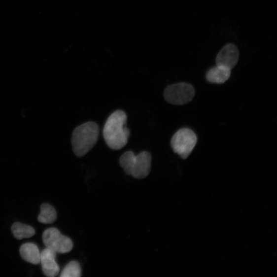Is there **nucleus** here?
Returning a JSON list of instances; mask_svg holds the SVG:
<instances>
[{
  "instance_id": "obj_1",
  "label": "nucleus",
  "mask_w": 277,
  "mask_h": 277,
  "mask_svg": "<svg viewBox=\"0 0 277 277\" xmlns=\"http://www.w3.org/2000/svg\"><path fill=\"white\" fill-rule=\"evenodd\" d=\"M127 115L118 110L107 119L104 127L103 135L107 145L112 149L119 150L127 144L130 136L129 129L126 127Z\"/></svg>"
},
{
  "instance_id": "obj_2",
  "label": "nucleus",
  "mask_w": 277,
  "mask_h": 277,
  "mask_svg": "<svg viewBox=\"0 0 277 277\" xmlns=\"http://www.w3.org/2000/svg\"><path fill=\"white\" fill-rule=\"evenodd\" d=\"M99 135V128L94 122L84 123L75 128L71 137L73 153L78 157L85 155L96 144Z\"/></svg>"
},
{
  "instance_id": "obj_3",
  "label": "nucleus",
  "mask_w": 277,
  "mask_h": 277,
  "mask_svg": "<svg viewBox=\"0 0 277 277\" xmlns=\"http://www.w3.org/2000/svg\"><path fill=\"white\" fill-rule=\"evenodd\" d=\"M152 156L147 152L136 155L132 151L123 154L119 160L121 167L128 175L138 179L145 178L151 169Z\"/></svg>"
},
{
  "instance_id": "obj_4",
  "label": "nucleus",
  "mask_w": 277,
  "mask_h": 277,
  "mask_svg": "<svg viewBox=\"0 0 277 277\" xmlns=\"http://www.w3.org/2000/svg\"><path fill=\"white\" fill-rule=\"evenodd\" d=\"M197 140V137L193 131L184 128L173 135L171 144L173 152L185 159L192 152Z\"/></svg>"
},
{
  "instance_id": "obj_5",
  "label": "nucleus",
  "mask_w": 277,
  "mask_h": 277,
  "mask_svg": "<svg viewBox=\"0 0 277 277\" xmlns=\"http://www.w3.org/2000/svg\"><path fill=\"white\" fill-rule=\"evenodd\" d=\"M195 95L194 87L184 82L169 85L164 92V97L167 102L174 105H184L191 102Z\"/></svg>"
},
{
  "instance_id": "obj_6",
  "label": "nucleus",
  "mask_w": 277,
  "mask_h": 277,
  "mask_svg": "<svg viewBox=\"0 0 277 277\" xmlns=\"http://www.w3.org/2000/svg\"><path fill=\"white\" fill-rule=\"evenodd\" d=\"M42 239L46 247L55 251L57 253H68L73 248L71 239L63 235L56 228L46 230L43 234Z\"/></svg>"
},
{
  "instance_id": "obj_7",
  "label": "nucleus",
  "mask_w": 277,
  "mask_h": 277,
  "mask_svg": "<svg viewBox=\"0 0 277 277\" xmlns=\"http://www.w3.org/2000/svg\"><path fill=\"white\" fill-rule=\"evenodd\" d=\"M239 53L237 47L232 43L226 45L220 50L216 59L217 66L230 69H233L239 60Z\"/></svg>"
},
{
  "instance_id": "obj_8",
  "label": "nucleus",
  "mask_w": 277,
  "mask_h": 277,
  "mask_svg": "<svg viewBox=\"0 0 277 277\" xmlns=\"http://www.w3.org/2000/svg\"><path fill=\"white\" fill-rule=\"evenodd\" d=\"M56 254L55 251L47 248L40 253V263L44 274L48 277L57 276L60 268L56 262Z\"/></svg>"
},
{
  "instance_id": "obj_9",
  "label": "nucleus",
  "mask_w": 277,
  "mask_h": 277,
  "mask_svg": "<svg viewBox=\"0 0 277 277\" xmlns=\"http://www.w3.org/2000/svg\"><path fill=\"white\" fill-rule=\"evenodd\" d=\"M40 253L38 247L34 243H25L20 248L22 258L35 265L40 263Z\"/></svg>"
},
{
  "instance_id": "obj_10",
  "label": "nucleus",
  "mask_w": 277,
  "mask_h": 277,
  "mask_svg": "<svg viewBox=\"0 0 277 277\" xmlns=\"http://www.w3.org/2000/svg\"><path fill=\"white\" fill-rule=\"evenodd\" d=\"M231 69L221 66L210 69L207 73L206 78L210 83L222 84L230 78Z\"/></svg>"
},
{
  "instance_id": "obj_11",
  "label": "nucleus",
  "mask_w": 277,
  "mask_h": 277,
  "mask_svg": "<svg viewBox=\"0 0 277 277\" xmlns=\"http://www.w3.org/2000/svg\"><path fill=\"white\" fill-rule=\"evenodd\" d=\"M11 229L12 234L18 240L31 238L35 234V230L32 226L20 222L12 224Z\"/></svg>"
},
{
  "instance_id": "obj_12",
  "label": "nucleus",
  "mask_w": 277,
  "mask_h": 277,
  "mask_svg": "<svg viewBox=\"0 0 277 277\" xmlns=\"http://www.w3.org/2000/svg\"><path fill=\"white\" fill-rule=\"evenodd\" d=\"M41 212L37 220L43 224L54 223L57 218V213L54 208L48 204H42L41 206Z\"/></svg>"
},
{
  "instance_id": "obj_13",
  "label": "nucleus",
  "mask_w": 277,
  "mask_h": 277,
  "mask_svg": "<svg viewBox=\"0 0 277 277\" xmlns=\"http://www.w3.org/2000/svg\"><path fill=\"white\" fill-rule=\"evenodd\" d=\"M81 276V268L80 264L75 261L69 262L63 270L61 277H80Z\"/></svg>"
}]
</instances>
